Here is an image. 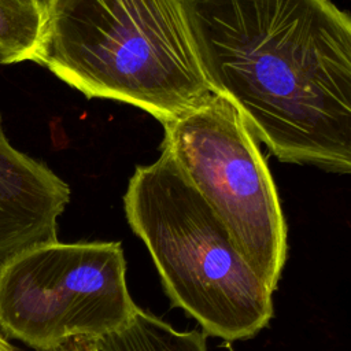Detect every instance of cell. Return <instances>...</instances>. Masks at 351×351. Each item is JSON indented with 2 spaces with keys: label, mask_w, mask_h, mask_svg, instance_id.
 Masks as SVG:
<instances>
[{
  "label": "cell",
  "mask_w": 351,
  "mask_h": 351,
  "mask_svg": "<svg viewBox=\"0 0 351 351\" xmlns=\"http://www.w3.org/2000/svg\"><path fill=\"white\" fill-rule=\"evenodd\" d=\"M211 92L282 162L351 170V18L330 0H180Z\"/></svg>",
  "instance_id": "obj_1"
},
{
  "label": "cell",
  "mask_w": 351,
  "mask_h": 351,
  "mask_svg": "<svg viewBox=\"0 0 351 351\" xmlns=\"http://www.w3.org/2000/svg\"><path fill=\"white\" fill-rule=\"evenodd\" d=\"M33 62L88 97L132 104L162 125L213 95L180 0H47Z\"/></svg>",
  "instance_id": "obj_2"
},
{
  "label": "cell",
  "mask_w": 351,
  "mask_h": 351,
  "mask_svg": "<svg viewBox=\"0 0 351 351\" xmlns=\"http://www.w3.org/2000/svg\"><path fill=\"white\" fill-rule=\"evenodd\" d=\"M123 207L170 302L207 336L247 340L269 325L274 292L166 149L152 165L136 167Z\"/></svg>",
  "instance_id": "obj_3"
},
{
  "label": "cell",
  "mask_w": 351,
  "mask_h": 351,
  "mask_svg": "<svg viewBox=\"0 0 351 351\" xmlns=\"http://www.w3.org/2000/svg\"><path fill=\"white\" fill-rule=\"evenodd\" d=\"M163 128L162 148L274 292L288 256L287 222L258 140L240 112L213 93Z\"/></svg>",
  "instance_id": "obj_4"
},
{
  "label": "cell",
  "mask_w": 351,
  "mask_h": 351,
  "mask_svg": "<svg viewBox=\"0 0 351 351\" xmlns=\"http://www.w3.org/2000/svg\"><path fill=\"white\" fill-rule=\"evenodd\" d=\"M134 307L118 241L58 240L0 263V329L36 351L99 339Z\"/></svg>",
  "instance_id": "obj_5"
},
{
  "label": "cell",
  "mask_w": 351,
  "mask_h": 351,
  "mask_svg": "<svg viewBox=\"0 0 351 351\" xmlns=\"http://www.w3.org/2000/svg\"><path fill=\"white\" fill-rule=\"evenodd\" d=\"M69 185L44 163L12 147L0 114V263L58 241Z\"/></svg>",
  "instance_id": "obj_6"
},
{
  "label": "cell",
  "mask_w": 351,
  "mask_h": 351,
  "mask_svg": "<svg viewBox=\"0 0 351 351\" xmlns=\"http://www.w3.org/2000/svg\"><path fill=\"white\" fill-rule=\"evenodd\" d=\"M93 341L97 351H207L202 329L177 330L137 304L121 328Z\"/></svg>",
  "instance_id": "obj_7"
},
{
  "label": "cell",
  "mask_w": 351,
  "mask_h": 351,
  "mask_svg": "<svg viewBox=\"0 0 351 351\" xmlns=\"http://www.w3.org/2000/svg\"><path fill=\"white\" fill-rule=\"evenodd\" d=\"M45 10L47 0H0V64L33 60Z\"/></svg>",
  "instance_id": "obj_8"
},
{
  "label": "cell",
  "mask_w": 351,
  "mask_h": 351,
  "mask_svg": "<svg viewBox=\"0 0 351 351\" xmlns=\"http://www.w3.org/2000/svg\"><path fill=\"white\" fill-rule=\"evenodd\" d=\"M58 351H97V347L90 339L77 337L63 344Z\"/></svg>",
  "instance_id": "obj_9"
},
{
  "label": "cell",
  "mask_w": 351,
  "mask_h": 351,
  "mask_svg": "<svg viewBox=\"0 0 351 351\" xmlns=\"http://www.w3.org/2000/svg\"><path fill=\"white\" fill-rule=\"evenodd\" d=\"M0 351H21L19 348H16L14 344L10 343V340L1 332V329H0Z\"/></svg>",
  "instance_id": "obj_10"
}]
</instances>
